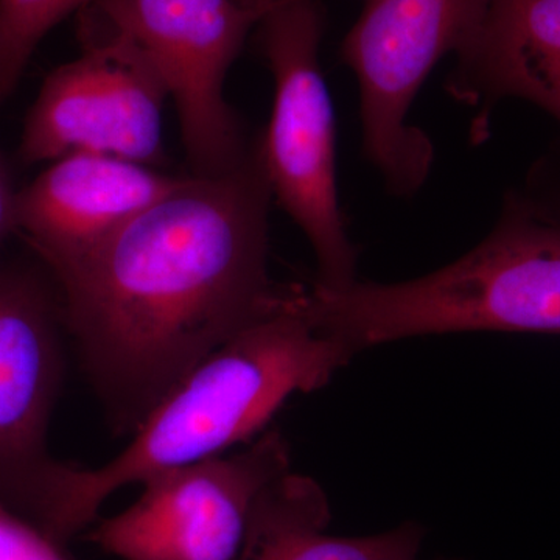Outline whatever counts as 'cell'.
<instances>
[{
	"label": "cell",
	"instance_id": "obj_2",
	"mask_svg": "<svg viewBox=\"0 0 560 560\" xmlns=\"http://www.w3.org/2000/svg\"><path fill=\"white\" fill-rule=\"evenodd\" d=\"M307 289L213 350L149 412L127 447L98 469L68 464L44 533L66 545L119 489L253 442L294 394L324 388L355 357L320 329Z\"/></svg>",
	"mask_w": 560,
	"mask_h": 560
},
{
	"label": "cell",
	"instance_id": "obj_12",
	"mask_svg": "<svg viewBox=\"0 0 560 560\" xmlns=\"http://www.w3.org/2000/svg\"><path fill=\"white\" fill-rule=\"evenodd\" d=\"M330 518L319 482L290 470L257 497L237 560H418L425 539L416 522L372 536H330Z\"/></svg>",
	"mask_w": 560,
	"mask_h": 560
},
{
	"label": "cell",
	"instance_id": "obj_16",
	"mask_svg": "<svg viewBox=\"0 0 560 560\" xmlns=\"http://www.w3.org/2000/svg\"><path fill=\"white\" fill-rule=\"evenodd\" d=\"M237 2L245 9L259 11L260 14H264L270 7L282 2V0H237Z\"/></svg>",
	"mask_w": 560,
	"mask_h": 560
},
{
	"label": "cell",
	"instance_id": "obj_13",
	"mask_svg": "<svg viewBox=\"0 0 560 560\" xmlns=\"http://www.w3.org/2000/svg\"><path fill=\"white\" fill-rule=\"evenodd\" d=\"M101 0H0V105L10 97L40 40L73 11Z\"/></svg>",
	"mask_w": 560,
	"mask_h": 560
},
{
	"label": "cell",
	"instance_id": "obj_5",
	"mask_svg": "<svg viewBox=\"0 0 560 560\" xmlns=\"http://www.w3.org/2000/svg\"><path fill=\"white\" fill-rule=\"evenodd\" d=\"M490 0H368L346 36L342 61L359 80L368 160L396 195L425 183L434 151L407 114L423 81L478 31Z\"/></svg>",
	"mask_w": 560,
	"mask_h": 560
},
{
	"label": "cell",
	"instance_id": "obj_9",
	"mask_svg": "<svg viewBox=\"0 0 560 560\" xmlns=\"http://www.w3.org/2000/svg\"><path fill=\"white\" fill-rule=\"evenodd\" d=\"M60 301L33 272L0 270V503L35 526L68 464L47 447L62 378Z\"/></svg>",
	"mask_w": 560,
	"mask_h": 560
},
{
	"label": "cell",
	"instance_id": "obj_14",
	"mask_svg": "<svg viewBox=\"0 0 560 560\" xmlns=\"http://www.w3.org/2000/svg\"><path fill=\"white\" fill-rule=\"evenodd\" d=\"M0 560H72L38 526L0 503Z\"/></svg>",
	"mask_w": 560,
	"mask_h": 560
},
{
	"label": "cell",
	"instance_id": "obj_11",
	"mask_svg": "<svg viewBox=\"0 0 560 560\" xmlns=\"http://www.w3.org/2000/svg\"><path fill=\"white\" fill-rule=\"evenodd\" d=\"M453 97L481 106L517 97L560 121V0H490L478 31L455 55Z\"/></svg>",
	"mask_w": 560,
	"mask_h": 560
},
{
	"label": "cell",
	"instance_id": "obj_15",
	"mask_svg": "<svg viewBox=\"0 0 560 560\" xmlns=\"http://www.w3.org/2000/svg\"><path fill=\"white\" fill-rule=\"evenodd\" d=\"M16 195L18 190L14 189L9 167L0 153V254H2L3 245L9 241L10 235H14ZM2 267V260H0V270Z\"/></svg>",
	"mask_w": 560,
	"mask_h": 560
},
{
	"label": "cell",
	"instance_id": "obj_17",
	"mask_svg": "<svg viewBox=\"0 0 560 560\" xmlns=\"http://www.w3.org/2000/svg\"><path fill=\"white\" fill-rule=\"evenodd\" d=\"M438 560H464V559H438Z\"/></svg>",
	"mask_w": 560,
	"mask_h": 560
},
{
	"label": "cell",
	"instance_id": "obj_4",
	"mask_svg": "<svg viewBox=\"0 0 560 560\" xmlns=\"http://www.w3.org/2000/svg\"><path fill=\"white\" fill-rule=\"evenodd\" d=\"M259 46L275 79L270 125L257 143L272 197L296 221L324 290L357 282V249L342 220L335 119L319 66L324 13L316 0H282L260 18Z\"/></svg>",
	"mask_w": 560,
	"mask_h": 560
},
{
	"label": "cell",
	"instance_id": "obj_1",
	"mask_svg": "<svg viewBox=\"0 0 560 560\" xmlns=\"http://www.w3.org/2000/svg\"><path fill=\"white\" fill-rule=\"evenodd\" d=\"M271 198L256 145L231 171L183 176L55 276L62 324L125 430L136 431L184 375L301 289L268 272Z\"/></svg>",
	"mask_w": 560,
	"mask_h": 560
},
{
	"label": "cell",
	"instance_id": "obj_7",
	"mask_svg": "<svg viewBox=\"0 0 560 560\" xmlns=\"http://www.w3.org/2000/svg\"><path fill=\"white\" fill-rule=\"evenodd\" d=\"M90 9L130 36L160 73L191 175H219L249 156L224 80L264 14L237 0H101Z\"/></svg>",
	"mask_w": 560,
	"mask_h": 560
},
{
	"label": "cell",
	"instance_id": "obj_6",
	"mask_svg": "<svg viewBox=\"0 0 560 560\" xmlns=\"http://www.w3.org/2000/svg\"><path fill=\"white\" fill-rule=\"evenodd\" d=\"M77 60L47 75L22 130L25 164L94 151L154 165L164 161L167 88L138 44L83 10Z\"/></svg>",
	"mask_w": 560,
	"mask_h": 560
},
{
	"label": "cell",
	"instance_id": "obj_3",
	"mask_svg": "<svg viewBox=\"0 0 560 560\" xmlns=\"http://www.w3.org/2000/svg\"><path fill=\"white\" fill-rule=\"evenodd\" d=\"M316 324L353 353L430 335L530 331L560 335V226L523 208L466 256L399 283L308 289Z\"/></svg>",
	"mask_w": 560,
	"mask_h": 560
},
{
	"label": "cell",
	"instance_id": "obj_10",
	"mask_svg": "<svg viewBox=\"0 0 560 560\" xmlns=\"http://www.w3.org/2000/svg\"><path fill=\"white\" fill-rule=\"evenodd\" d=\"M183 176L94 151L51 161L18 190L14 235L58 276L178 186Z\"/></svg>",
	"mask_w": 560,
	"mask_h": 560
},
{
	"label": "cell",
	"instance_id": "obj_8",
	"mask_svg": "<svg viewBox=\"0 0 560 560\" xmlns=\"http://www.w3.org/2000/svg\"><path fill=\"white\" fill-rule=\"evenodd\" d=\"M290 467L289 441L267 431L234 455L150 478L132 506L95 522L86 539L124 560H237L257 497Z\"/></svg>",
	"mask_w": 560,
	"mask_h": 560
}]
</instances>
